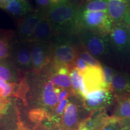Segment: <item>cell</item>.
<instances>
[{
  "instance_id": "obj_21",
  "label": "cell",
  "mask_w": 130,
  "mask_h": 130,
  "mask_svg": "<svg viewBox=\"0 0 130 130\" xmlns=\"http://www.w3.org/2000/svg\"><path fill=\"white\" fill-rule=\"evenodd\" d=\"M16 39V32L0 29V60L9 57Z\"/></svg>"
},
{
  "instance_id": "obj_25",
  "label": "cell",
  "mask_w": 130,
  "mask_h": 130,
  "mask_svg": "<svg viewBox=\"0 0 130 130\" xmlns=\"http://www.w3.org/2000/svg\"><path fill=\"white\" fill-rule=\"evenodd\" d=\"M78 57L84 60L89 66L92 67H101L102 64L100 61L91 55L88 51H86L84 47L79 43L78 48Z\"/></svg>"
},
{
  "instance_id": "obj_31",
  "label": "cell",
  "mask_w": 130,
  "mask_h": 130,
  "mask_svg": "<svg viewBox=\"0 0 130 130\" xmlns=\"http://www.w3.org/2000/svg\"><path fill=\"white\" fill-rule=\"evenodd\" d=\"M101 130H123L119 121H115L106 125Z\"/></svg>"
},
{
  "instance_id": "obj_10",
  "label": "cell",
  "mask_w": 130,
  "mask_h": 130,
  "mask_svg": "<svg viewBox=\"0 0 130 130\" xmlns=\"http://www.w3.org/2000/svg\"><path fill=\"white\" fill-rule=\"evenodd\" d=\"M82 76L87 93L100 89H108L105 83L102 66L101 67L89 66L88 69L82 74Z\"/></svg>"
},
{
  "instance_id": "obj_39",
  "label": "cell",
  "mask_w": 130,
  "mask_h": 130,
  "mask_svg": "<svg viewBox=\"0 0 130 130\" xmlns=\"http://www.w3.org/2000/svg\"><path fill=\"white\" fill-rule=\"evenodd\" d=\"M77 130H92V129H89V128L85 127V126L82 125L80 123V125H79V127H78V128Z\"/></svg>"
},
{
  "instance_id": "obj_22",
  "label": "cell",
  "mask_w": 130,
  "mask_h": 130,
  "mask_svg": "<svg viewBox=\"0 0 130 130\" xmlns=\"http://www.w3.org/2000/svg\"><path fill=\"white\" fill-rule=\"evenodd\" d=\"M28 118L30 121L35 123L36 125H43L48 121L54 123L51 114L43 108H37L31 110L28 112Z\"/></svg>"
},
{
  "instance_id": "obj_3",
  "label": "cell",
  "mask_w": 130,
  "mask_h": 130,
  "mask_svg": "<svg viewBox=\"0 0 130 130\" xmlns=\"http://www.w3.org/2000/svg\"><path fill=\"white\" fill-rule=\"evenodd\" d=\"M113 24L107 12H89L80 7L78 18V29L85 28L102 36L108 37Z\"/></svg>"
},
{
  "instance_id": "obj_34",
  "label": "cell",
  "mask_w": 130,
  "mask_h": 130,
  "mask_svg": "<svg viewBox=\"0 0 130 130\" xmlns=\"http://www.w3.org/2000/svg\"><path fill=\"white\" fill-rule=\"evenodd\" d=\"M32 130H60L59 125H37Z\"/></svg>"
},
{
  "instance_id": "obj_32",
  "label": "cell",
  "mask_w": 130,
  "mask_h": 130,
  "mask_svg": "<svg viewBox=\"0 0 130 130\" xmlns=\"http://www.w3.org/2000/svg\"><path fill=\"white\" fill-rule=\"evenodd\" d=\"M9 104L10 100L9 98H4L0 96V113L4 115L9 108Z\"/></svg>"
},
{
  "instance_id": "obj_20",
  "label": "cell",
  "mask_w": 130,
  "mask_h": 130,
  "mask_svg": "<svg viewBox=\"0 0 130 130\" xmlns=\"http://www.w3.org/2000/svg\"><path fill=\"white\" fill-rule=\"evenodd\" d=\"M9 13L22 18L35 11L28 0H11L4 8Z\"/></svg>"
},
{
  "instance_id": "obj_15",
  "label": "cell",
  "mask_w": 130,
  "mask_h": 130,
  "mask_svg": "<svg viewBox=\"0 0 130 130\" xmlns=\"http://www.w3.org/2000/svg\"><path fill=\"white\" fill-rule=\"evenodd\" d=\"M39 99L42 108L46 109L51 114L58 105V97L55 90V87L48 78L43 84Z\"/></svg>"
},
{
  "instance_id": "obj_24",
  "label": "cell",
  "mask_w": 130,
  "mask_h": 130,
  "mask_svg": "<svg viewBox=\"0 0 130 130\" xmlns=\"http://www.w3.org/2000/svg\"><path fill=\"white\" fill-rule=\"evenodd\" d=\"M69 75L71 81V88L74 96L79 98L80 86L83 81L82 74L74 66L69 68Z\"/></svg>"
},
{
  "instance_id": "obj_26",
  "label": "cell",
  "mask_w": 130,
  "mask_h": 130,
  "mask_svg": "<svg viewBox=\"0 0 130 130\" xmlns=\"http://www.w3.org/2000/svg\"><path fill=\"white\" fill-rule=\"evenodd\" d=\"M17 83H9L0 78V96L8 98L14 96Z\"/></svg>"
},
{
  "instance_id": "obj_37",
  "label": "cell",
  "mask_w": 130,
  "mask_h": 130,
  "mask_svg": "<svg viewBox=\"0 0 130 130\" xmlns=\"http://www.w3.org/2000/svg\"><path fill=\"white\" fill-rule=\"evenodd\" d=\"M11 0H0V8L4 9L6 6Z\"/></svg>"
},
{
  "instance_id": "obj_16",
  "label": "cell",
  "mask_w": 130,
  "mask_h": 130,
  "mask_svg": "<svg viewBox=\"0 0 130 130\" xmlns=\"http://www.w3.org/2000/svg\"><path fill=\"white\" fill-rule=\"evenodd\" d=\"M115 121H119L113 116H110L105 111L91 113L81 122L85 127L92 130H101L106 125Z\"/></svg>"
},
{
  "instance_id": "obj_23",
  "label": "cell",
  "mask_w": 130,
  "mask_h": 130,
  "mask_svg": "<svg viewBox=\"0 0 130 130\" xmlns=\"http://www.w3.org/2000/svg\"><path fill=\"white\" fill-rule=\"evenodd\" d=\"M81 9L89 12H107L108 6L105 0H84L81 1Z\"/></svg>"
},
{
  "instance_id": "obj_40",
  "label": "cell",
  "mask_w": 130,
  "mask_h": 130,
  "mask_svg": "<svg viewBox=\"0 0 130 130\" xmlns=\"http://www.w3.org/2000/svg\"><path fill=\"white\" fill-rule=\"evenodd\" d=\"M3 115H3V114H1V113H0V120H1V119L2 118Z\"/></svg>"
},
{
  "instance_id": "obj_36",
  "label": "cell",
  "mask_w": 130,
  "mask_h": 130,
  "mask_svg": "<svg viewBox=\"0 0 130 130\" xmlns=\"http://www.w3.org/2000/svg\"><path fill=\"white\" fill-rule=\"evenodd\" d=\"M68 1L69 0H51V6L63 4V3L68 2Z\"/></svg>"
},
{
  "instance_id": "obj_8",
  "label": "cell",
  "mask_w": 130,
  "mask_h": 130,
  "mask_svg": "<svg viewBox=\"0 0 130 130\" xmlns=\"http://www.w3.org/2000/svg\"><path fill=\"white\" fill-rule=\"evenodd\" d=\"M45 14L35 10L27 15L21 18L18 21L16 32V39L28 42L37 24Z\"/></svg>"
},
{
  "instance_id": "obj_35",
  "label": "cell",
  "mask_w": 130,
  "mask_h": 130,
  "mask_svg": "<svg viewBox=\"0 0 130 130\" xmlns=\"http://www.w3.org/2000/svg\"><path fill=\"white\" fill-rule=\"evenodd\" d=\"M119 123L123 130H130V117L126 119L120 121Z\"/></svg>"
},
{
  "instance_id": "obj_5",
  "label": "cell",
  "mask_w": 130,
  "mask_h": 130,
  "mask_svg": "<svg viewBox=\"0 0 130 130\" xmlns=\"http://www.w3.org/2000/svg\"><path fill=\"white\" fill-rule=\"evenodd\" d=\"M81 101L84 109L91 114L105 111L113 104L115 98L111 90L103 89L88 93Z\"/></svg>"
},
{
  "instance_id": "obj_6",
  "label": "cell",
  "mask_w": 130,
  "mask_h": 130,
  "mask_svg": "<svg viewBox=\"0 0 130 130\" xmlns=\"http://www.w3.org/2000/svg\"><path fill=\"white\" fill-rule=\"evenodd\" d=\"M9 58L14 67L22 73L32 72V57L29 42L16 39Z\"/></svg>"
},
{
  "instance_id": "obj_12",
  "label": "cell",
  "mask_w": 130,
  "mask_h": 130,
  "mask_svg": "<svg viewBox=\"0 0 130 130\" xmlns=\"http://www.w3.org/2000/svg\"><path fill=\"white\" fill-rule=\"evenodd\" d=\"M79 106L74 102H71L66 106L61 117L59 128L60 130H77L81 122Z\"/></svg>"
},
{
  "instance_id": "obj_18",
  "label": "cell",
  "mask_w": 130,
  "mask_h": 130,
  "mask_svg": "<svg viewBox=\"0 0 130 130\" xmlns=\"http://www.w3.org/2000/svg\"><path fill=\"white\" fill-rule=\"evenodd\" d=\"M22 74L10 60L9 58L0 60V78L9 83H18L22 79Z\"/></svg>"
},
{
  "instance_id": "obj_4",
  "label": "cell",
  "mask_w": 130,
  "mask_h": 130,
  "mask_svg": "<svg viewBox=\"0 0 130 130\" xmlns=\"http://www.w3.org/2000/svg\"><path fill=\"white\" fill-rule=\"evenodd\" d=\"M75 37L86 51L96 59L104 57L108 53V37L102 36L83 28L77 30Z\"/></svg>"
},
{
  "instance_id": "obj_28",
  "label": "cell",
  "mask_w": 130,
  "mask_h": 130,
  "mask_svg": "<svg viewBox=\"0 0 130 130\" xmlns=\"http://www.w3.org/2000/svg\"><path fill=\"white\" fill-rule=\"evenodd\" d=\"M55 90H56L57 95L58 102L62 101L66 99H68V98L71 96H74L72 90L55 87Z\"/></svg>"
},
{
  "instance_id": "obj_1",
  "label": "cell",
  "mask_w": 130,
  "mask_h": 130,
  "mask_svg": "<svg viewBox=\"0 0 130 130\" xmlns=\"http://www.w3.org/2000/svg\"><path fill=\"white\" fill-rule=\"evenodd\" d=\"M81 0H69L63 4L51 6L47 16L58 35L75 36L78 26V18Z\"/></svg>"
},
{
  "instance_id": "obj_38",
  "label": "cell",
  "mask_w": 130,
  "mask_h": 130,
  "mask_svg": "<svg viewBox=\"0 0 130 130\" xmlns=\"http://www.w3.org/2000/svg\"><path fill=\"white\" fill-rule=\"evenodd\" d=\"M125 23L127 24V25H128V27H129V36H130V15L128 16V17L127 18V19H126L125 21H124Z\"/></svg>"
},
{
  "instance_id": "obj_2",
  "label": "cell",
  "mask_w": 130,
  "mask_h": 130,
  "mask_svg": "<svg viewBox=\"0 0 130 130\" xmlns=\"http://www.w3.org/2000/svg\"><path fill=\"white\" fill-rule=\"evenodd\" d=\"M75 36L58 35L52 42V60L50 64L54 66H74L78 57L79 42L74 39Z\"/></svg>"
},
{
  "instance_id": "obj_17",
  "label": "cell",
  "mask_w": 130,
  "mask_h": 130,
  "mask_svg": "<svg viewBox=\"0 0 130 130\" xmlns=\"http://www.w3.org/2000/svg\"><path fill=\"white\" fill-rule=\"evenodd\" d=\"M111 90L115 98L130 94V75L115 71L111 81Z\"/></svg>"
},
{
  "instance_id": "obj_29",
  "label": "cell",
  "mask_w": 130,
  "mask_h": 130,
  "mask_svg": "<svg viewBox=\"0 0 130 130\" xmlns=\"http://www.w3.org/2000/svg\"><path fill=\"white\" fill-rule=\"evenodd\" d=\"M37 10L43 14H47L49 10L51 7V0H36Z\"/></svg>"
},
{
  "instance_id": "obj_30",
  "label": "cell",
  "mask_w": 130,
  "mask_h": 130,
  "mask_svg": "<svg viewBox=\"0 0 130 130\" xmlns=\"http://www.w3.org/2000/svg\"><path fill=\"white\" fill-rule=\"evenodd\" d=\"M74 67L76 68V69L82 74L88 69L89 66L84 60L79 57H77V59L75 61Z\"/></svg>"
},
{
  "instance_id": "obj_11",
  "label": "cell",
  "mask_w": 130,
  "mask_h": 130,
  "mask_svg": "<svg viewBox=\"0 0 130 130\" xmlns=\"http://www.w3.org/2000/svg\"><path fill=\"white\" fill-rule=\"evenodd\" d=\"M58 35L47 14L43 15L34 30L28 42H53Z\"/></svg>"
},
{
  "instance_id": "obj_14",
  "label": "cell",
  "mask_w": 130,
  "mask_h": 130,
  "mask_svg": "<svg viewBox=\"0 0 130 130\" xmlns=\"http://www.w3.org/2000/svg\"><path fill=\"white\" fill-rule=\"evenodd\" d=\"M49 70L48 78L55 87L72 90L69 75V68L66 66H56L51 64Z\"/></svg>"
},
{
  "instance_id": "obj_27",
  "label": "cell",
  "mask_w": 130,
  "mask_h": 130,
  "mask_svg": "<svg viewBox=\"0 0 130 130\" xmlns=\"http://www.w3.org/2000/svg\"><path fill=\"white\" fill-rule=\"evenodd\" d=\"M102 71H103L105 83H106L108 88L109 89H111V81L112 79H113L114 74L115 72V71L113 69H112L111 67L105 64L102 65Z\"/></svg>"
},
{
  "instance_id": "obj_9",
  "label": "cell",
  "mask_w": 130,
  "mask_h": 130,
  "mask_svg": "<svg viewBox=\"0 0 130 130\" xmlns=\"http://www.w3.org/2000/svg\"><path fill=\"white\" fill-rule=\"evenodd\" d=\"M108 39L119 51H125L130 47L129 27L125 22L114 23L108 35Z\"/></svg>"
},
{
  "instance_id": "obj_33",
  "label": "cell",
  "mask_w": 130,
  "mask_h": 130,
  "mask_svg": "<svg viewBox=\"0 0 130 130\" xmlns=\"http://www.w3.org/2000/svg\"><path fill=\"white\" fill-rule=\"evenodd\" d=\"M12 130H31L21 120L19 116H18L17 121L15 123V125L13 128Z\"/></svg>"
},
{
  "instance_id": "obj_13",
  "label": "cell",
  "mask_w": 130,
  "mask_h": 130,
  "mask_svg": "<svg viewBox=\"0 0 130 130\" xmlns=\"http://www.w3.org/2000/svg\"><path fill=\"white\" fill-rule=\"evenodd\" d=\"M108 13L113 23L124 22L130 15V0H105Z\"/></svg>"
},
{
  "instance_id": "obj_19",
  "label": "cell",
  "mask_w": 130,
  "mask_h": 130,
  "mask_svg": "<svg viewBox=\"0 0 130 130\" xmlns=\"http://www.w3.org/2000/svg\"><path fill=\"white\" fill-rule=\"evenodd\" d=\"M115 98L116 104L112 116L119 121H122L130 117V94Z\"/></svg>"
},
{
  "instance_id": "obj_7",
  "label": "cell",
  "mask_w": 130,
  "mask_h": 130,
  "mask_svg": "<svg viewBox=\"0 0 130 130\" xmlns=\"http://www.w3.org/2000/svg\"><path fill=\"white\" fill-rule=\"evenodd\" d=\"M30 44L32 72L39 74L52 60V42H32Z\"/></svg>"
}]
</instances>
